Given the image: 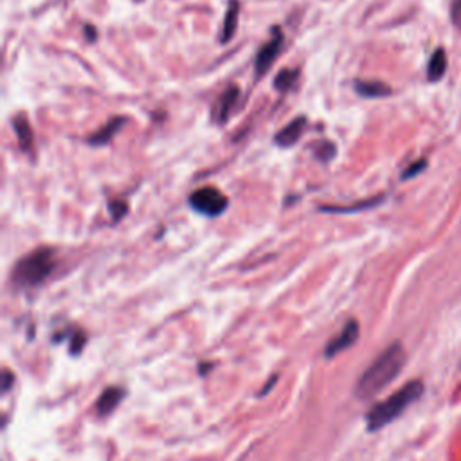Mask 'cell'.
Masks as SVG:
<instances>
[{"mask_svg": "<svg viewBox=\"0 0 461 461\" xmlns=\"http://www.w3.org/2000/svg\"><path fill=\"white\" fill-rule=\"evenodd\" d=\"M355 90L362 95V98H385L391 94V87L385 85L384 81L378 80H357L355 81Z\"/></svg>", "mask_w": 461, "mask_h": 461, "instance_id": "obj_12", "label": "cell"}, {"mask_svg": "<svg viewBox=\"0 0 461 461\" xmlns=\"http://www.w3.org/2000/svg\"><path fill=\"white\" fill-rule=\"evenodd\" d=\"M238 98H240V88L237 85H229L224 94L220 95L217 107H214V121L224 125L229 119V115H231V110L234 108V105H237Z\"/></svg>", "mask_w": 461, "mask_h": 461, "instance_id": "obj_9", "label": "cell"}, {"mask_svg": "<svg viewBox=\"0 0 461 461\" xmlns=\"http://www.w3.org/2000/svg\"><path fill=\"white\" fill-rule=\"evenodd\" d=\"M299 80V69H283L274 78V88L278 92H289Z\"/></svg>", "mask_w": 461, "mask_h": 461, "instance_id": "obj_15", "label": "cell"}, {"mask_svg": "<svg viewBox=\"0 0 461 461\" xmlns=\"http://www.w3.org/2000/svg\"><path fill=\"white\" fill-rule=\"evenodd\" d=\"M128 123V119L125 118V115H115V118H112L110 121L107 123V125L101 126L98 132H94L92 135H88L87 138V143L90 146H105L108 145V143L112 141V139L115 138V135L119 134V130L123 128V126Z\"/></svg>", "mask_w": 461, "mask_h": 461, "instance_id": "obj_8", "label": "cell"}, {"mask_svg": "<svg viewBox=\"0 0 461 461\" xmlns=\"http://www.w3.org/2000/svg\"><path fill=\"white\" fill-rule=\"evenodd\" d=\"M404 364L405 351L400 343H395L389 348H385V350L378 355L377 361H375L357 380V385H355V397L366 400V398L378 395L382 389L388 388L389 382H393L400 375Z\"/></svg>", "mask_w": 461, "mask_h": 461, "instance_id": "obj_1", "label": "cell"}, {"mask_svg": "<svg viewBox=\"0 0 461 461\" xmlns=\"http://www.w3.org/2000/svg\"><path fill=\"white\" fill-rule=\"evenodd\" d=\"M425 391V385L422 380H411L405 385H402L398 391H395L389 398L378 402L377 405L371 408V411L368 413L366 423L370 431H378L382 427L389 425L391 422L404 415L405 409L409 405L415 404L416 400H420V397Z\"/></svg>", "mask_w": 461, "mask_h": 461, "instance_id": "obj_2", "label": "cell"}, {"mask_svg": "<svg viewBox=\"0 0 461 461\" xmlns=\"http://www.w3.org/2000/svg\"><path fill=\"white\" fill-rule=\"evenodd\" d=\"M190 204L195 211H199L206 217H218V214H222L227 209L229 200L220 190L213 186H206L193 191V195L190 197Z\"/></svg>", "mask_w": 461, "mask_h": 461, "instance_id": "obj_4", "label": "cell"}, {"mask_svg": "<svg viewBox=\"0 0 461 461\" xmlns=\"http://www.w3.org/2000/svg\"><path fill=\"white\" fill-rule=\"evenodd\" d=\"M13 130H15L20 148H22L24 152H29V150L33 148V143H35V134H33L29 119L24 114L16 115V118L13 119Z\"/></svg>", "mask_w": 461, "mask_h": 461, "instance_id": "obj_13", "label": "cell"}, {"mask_svg": "<svg viewBox=\"0 0 461 461\" xmlns=\"http://www.w3.org/2000/svg\"><path fill=\"white\" fill-rule=\"evenodd\" d=\"M450 19H452V24L461 29V0H452V6H450Z\"/></svg>", "mask_w": 461, "mask_h": 461, "instance_id": "obj_20", "label": "cell"}, {"mask_svg": "<svg viewBox=\"0 0 461 461\" xmlns=\"http://www.w3.org/2000/svg\"><path fill=\"white\" fill-rule=\"evenodd\" d=\"M281 47H283V33L281 29L276 26L272 27L271 40H269V42L265 43L258 53H256V58H254L256 78H263L265 74H267V71L272 67V63L276 61L278 54L281 53Z\"/></svg>", "mask_w": 461, "mask_h": 461, "instance_id": "obj_5", "label": "cell"}, {"mask_svg": "<svg viewBox=\"0 0 461 461\" xmlns=\"http://www.w3.org/2000/svg\"><path fill=\"white\" fill-rule=\"evenodd\" d=\"M358 339V324L357 321H348L346 324H344V328L341 330L339 336L333 337L330 343H328L326 350H324V355H326V358H332L336 357V355H339L341 351L348 350L350 346H353L355 341Z\"/></svg>", "mask_w": 461, "mask_h": 461, "instance_id": "obj_6", "label": "cell"}, {"mask_svg": "<svg viewBox=\"0 0 461 461\" xmlns=\"http://www.w3.org/2000/svg\"><path fill=\"white\" fill-rule=\"evenodd\" d=\"M123 397H125V391H123L121 388L105 389V391L100 395V398H98V404H95V411H98V415L101 416L110 415V413L121 404Z\"/></svg>", "mask_w": 461, "mask_h": 461, "instance_id": "obj_11", "label": "cell"}, {"mask_svg": "<svg viewBox=\"0 0 461 461\" xmlns=\"http://www.w3.org/2000/svg\"><path fill=\"white\" fill-rule=\"evenodd\" d=\"M83 29H85V36H87L88 42H95V38H98V31H95V27L88 24V26H85Z\"/></svg>", "mask_w": 461, "mask_h": 461, "instance_id": "obj_21", "label": "cell"}, {"mask_svg": "<svg viewBox=\"0 0 461 461\" xmlns=\"http://www.w3.org/2000/svg\"><path fill=\"white\" fill-rule=\"evenodd\" d=\"M382 200H384V197H377V199L364 200V202H358V204H355V206H348V207H333V206L328 207V206H323L321 209L330 211V213H353V211H362V209H368V207L377 206V204H380Z\"/></svg>", "mask_w": 461, "mask_h": 461, "instance_id": "obj_17", "label": "cell"}, {"mask_svg": "<svg viewBox=\"0 0 461 461\" xmlns=\"http://www.w3.org/2000/svg\"><path fill=\"white\" fill-rule=\"evenodd\" d=\"M126 211H128V206H126V202H123V200H114V202H110V213L114 220H121L126 214Z\"/></svg>", "mask_w": 461, "mask_h": 461, "instance_id": "obj_19", "label": "cell"}, {"mask_svg": "<svg viewBox=\"0 0 461 461\" xmlns=\"http://www.w3.org/2000/svg\"><path fill=\"white\" fill-rule=\"evenodd\" d=\"M314 153H316V159L321 160V162H330L336 157L337 146L332 141L314 143Z\"/></svg>", "mask_w": 461, "mask_h": 461, "instance_id": "obj_16", "label": "cell"}, {"mask_svg": "<svg viewBox=\"0 0 461 461\" xmlns=\"http://www.w3.org/2000/svg\"><path fill=\"white\" fill-rule=\"evenodd\" d=\"M54 271V252L51 249H36L20 259L13 272V281L19 286H36L46 281Z\"/></svg>", "mask_w": 461, "mask_h": 461, "instance_id": "obj_3", "label": "cell"}, {"mask_svg": "<svg viewBox=\"0 0 461 461\" xmlns=\"http://www.w3.org/2000/svg\"><path fill=\"white\" fill-rule=\"evenodd\" d=\"M306 123H309L306 115H298L296 119H292L289 125L283 126L278 134H276V138H274L276 145L281 146V148H290V146L296 145V143L301 139L303 132H305Z\"/></svg>", "mask_w": 461, "mask_h": 461, "instance_id": "obj_7", "label": "cell"}, {"mask_svg": "<svg viewBox=\"0 0 461 461\" xmlns=\"http://www.w3.org/2000/svg\"><path fill=\"white\" fill-rule=\"evenodd\" d=\"M11 373H9L8 370H4V391H8L9 389V385H11Z\"/></svg>", "mask_w": 461, "mask_h": 461, "instance_id": "obj_22", "label": "cell"}, {"mask_svg": "<svg viewBox=\"0 0 461 461\" xmlns=\"http://www.w3.org/2000/svg\"><path fill=\"white\" fill-rule=\"evenodd\" d=\"M447 73V53L445 49H436L431 60L427 63V78L429 81H440Z\"/></svg>", "mask_w": 461, "mask_h": 461, "instance_id": "obj_14", "label": "cell"}, {"mask_svg": "<svg viewBox=\"0 0 461 461\" xmlns=\"http://www.w3.org/2000/svg\"><path fill=\"white\" fill-rule=\"evenodd\" d=\"M425 168H427V160L425 159L416 160V162H413L411 166H409V168L405 170L404 173H402V180H408V179H413V177L420 175V173H422Z\"/></svg>", "mask_w": 461, "mask_h": 461, "instance_id": "obj_18", "label": "cell"}, {"mask_svg": "<svg viewBox=\"0 0 461 461\" xmlns=\"http://www.w3.org/2000/svg\"><path fill=\"white\" fill-rule=\"evenodd\" d=\"M238 16H240V2L238 0H229L227 11H225L224 27H222L220 43H229L234 38L238 29Z\"/></svg>", "mask_w": 461, "mask_h": 461, "instance_id": "obj_10", "label": "cell"}]
</instances>
